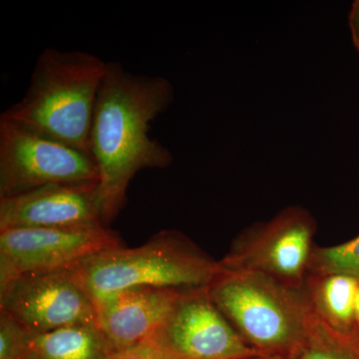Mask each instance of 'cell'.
<instances>
[{"label": "cell", "mask_w": 359, "mask_h": 359, "mask_svg": "<svg viewBox=\"0 0 359 359\" xmlns=\"http://www.w3.org/2000/svg\"><path fill=\"white\" fill-rule=\"evenodd\" d=\"M114 354L97 325H72L40 334L25 330L22 359H112Z\"/></svg>", "instance_id": "cell-12"}, {"label": "cell", "mask_w": 359, "mask_h": 359, "mask_svg": "<svg viewBox=\"0 0 359 359\" xmlns=\"http://www.w3.org/2000/svg\"><path fill=\"white\" fill-rule=\"evenodd\" d=\"M107 65L89 52L45 48L25 96L0 118L90 155L94 111Z\"/></svg>", "instance_id": "cell-2"}, {"label": "cell", "mask_w": 359, "mask_h": 359, "mask_svg": "<svg viewBox=\"0 0 359 359\" xmlns=\"http://www.w3.org/2000/svg\"><path fill=\"white\" fill-rule=\"evenodd\" d=\"M348 22L354 46L359 52V0L353 2L351 13H349Z\"/></svg>", "instance_id": "cell-18"}, {"label": "cell", "mask_w": 359, "mask_h": 359, "mask_svg": "<svg viewBox=\"0 0 359 359\" xmlns=\"http://www.w3.org/2000/svg\"><path fill=\"white\" fill-rule=\"evenodd\" d=\"M98 183L62 184L0 198V230L104 224Z\"/></svg>", "instance_id": "cell-10"}, {"label": "cell", "mask_w": 359, "mask_h": 359, "mask_svg": "<svg viewBox=\"0 0 359 359\" xmlns=\"http://www.w3.org/2000/svg\"><path fill=\"white\" fill-rule=\"evenodd\" d=\"M25 330L0 311V359H22Z\"/></svg>", "instance_id": "cell-16"}, {"label": "cell", "mask_w": 359, "mask_h": 359, "mask_svg": "<svg viewBox=\"0 0 359 359\" xmlns=\"http://www.w3.org/2000/svg\"><path fill=\"white\" fill-rule=\"evenodd\" d=\"M297 358L359 359V327H332L311 306L306 337Z\"/></svg>", "instance_id": "cell-14"}, {"label": "cell", "mask_w": 359, "mask_h": 359, "mask_svg": "<svg viewBox=\"0 0 359 359\" xmlns=\"http://www.w3.org/2000/svg\"><path fill=\"white\" fill-rule=\"evenodd\" d=\"M354 318H355L356 325L359 327V289L358 295H356L355 311H354Z\"/></svg>", "instance_id": "cell-20"}, {"label": "cell", "mask_w": 359, "mask_h": 359, "mask_svg": "<svg viewBox=\"0 0 359 359\" xmlns=\"http://www.w3.org/2000/svg\"><path fill=\"white\" fill-rule=\"evenodd\" d=\"M122 245L105 224L0 230V289L22 276L69 271L87 257Z\"/></svg>", "instance_id": "cell-7"}, {"label": "cell", "mask_w": 359, "mask_h": 359, "mask_svg": "<svg viewBox=\"0 0 359 359\" xmlns=\"http://www.w3.org/2000/svg\"><path fill=\"white\" fill-rule=\"evenodd\" d=\"M219 269V261L190 238L178 231L165 230L140 247L122 245L87 257L69 273L96 302L134 287H205Z\"/></svg>", "instance_id": "cell-3"}, {"label": "cell", "mask_w": 359, "mask_h": 359, "mask_svg": "<svg viewBox=\"0 0 359 359\" xmlns=\"http://www.w3.org/2000/svg\"><path fill=\"white\" fill-rule=\"evenodd\" d=\"M325 273H341L359 280V235L342 244L314 247L309 275Z\"/></svg>", "instance_id": "cell-15"}, {"label": "cell", "mask_w": 359, "mask_h": 359, "mask_svg": "<svg viewBox=\"0 0 359 359\" xmlns=\"http://www.w3.org/2000/svg\"><path fill=\"white\" fill-rule=\"evenodd\" d=\"M316 231L311 212L297 205L287 208L269 221L243 231L219 261V266L261 273L287 287L304 289Z\"/></svg>", "instance_id": "cell-5"}, {"label": "cell", "mask_w": 359, "mask_h": 359, "mask_svg": "<svg viewBox=\"0 0 359 359\" xmlns=\"http://www.w3.org/2000/svg\"><path fill=\"white\" fill-rule=\"evenodd\" d=\"M186 290L134 287L94 302L97 325L115 353L154 337Z\"/></svg>", "instance_id": "cell-11"}, {"label": "cell", "mask_w": 359, "mask_h": 359, "mask_svg": "<svg viewBox=\"0 0 359 359\" xmlns=\"http://www.w3.org/2000/svg\"><path fill=\"white\" fill-rule=\"evenodd\" d=\"M112 359H181L162 341L157 334L150 339L144 340L140 344L118 351Z\"/></svg>", "instance_id": "cell-17"}, {"label": "cell", "mask_w": 359, "mask_h": 359, "mask_svg": "<svg viewBox=\"0 0 359 359\" xmlns=\"http://www.w3.org/2000/svg\"><path fill=\"white\" fill-rule=\"evenodd\" d=\"M359 280L341 273L309 275L304 290L316 313L339 330L358 327L354 318Z\"/></svg>", "instance_id": "cell-13"}, {"label": "cell", "mask_w": 359, "mask_h": 359, "mask_svg": "<svg viewBox=\"0 0 359 359\" xmlns=\"http://www.w3.org/2000/svg\"><path fill=\"white\" fill-rule=\"evenodd\" d=\"M244 359H299L294 355H283V354H259Z\"/></svg>", "instance_id": "cell-19"}, {"label": "cell", "mask_w": 359, "mask_h": 359, "mask_svg": "<svg viewBox=\"0 0 359 359\" xmlns=\"http://www.w3.org/2000/svg\"><path fill=\"white\" fill-rule=\"evenodd\" d=\"M181 359H244L262 354L245 344L207 287L186 290L156 334Z\"/></svg>", "instance_id": "cell-9"}, {"label": "cell", "mask_w": 359, "mask_h": 359, "mask_svg": "<svg viewBox=\"0 0 359 359\" xmlns=\"http://www.w3.org/2000/svg\"><path fill=\"white\" fill-rule=\"evenodd\" d=\"M207 290L248 346L262 354L297 356L311 309L304 287L294 289L261 273L219 266Z\"/></svg>", "instance_id": "cell-4"}, {"label": "cell", "mask_w": 359, "mask_h": 359, "mask_svg": "<svg viewBox=\"0 0 359 359\" xmlns=\"http://www.w3.org/2000/svg\"><path fill=\"white\" fill-rule=\"evenodd\" d=\"M98 181L89 154L0 118V198L46 186Z\"/></svg>", "instance_id": "cell-6"}, {"label": "cell", "mask_w": 359, "mask_h": 359, "mask_svg": "<svg viewBox=\"0 0 359 359\" xmlns=\"http://www.w3.org/2000/svg\"><path fill=\"white\" fill-rule=\"evenodd\" d=\"M0 311L29 334L72 325H97L93 299L69 271L32 273L0 289Z\"/></svg>", "instance_id": "cell-8"}, {"label": "cell", "mask_w": 359, "mask_h": 359, "mask_svg": "<svg viewBox=\"0 0 359 359\" xmlns=\"http://www.w3.org/2000/svg\"><path fill=\"white\" fill-rule=\"evenodd\" d=\"M173 101L174 87L166 78L135 74L120 62H108L90 134L105 226L124 207L130 183L139 172L165 169L173 162L172 153L149 135L151 124Z\"/></svg>", "instance_id": "cell-1"}]
</instances>
